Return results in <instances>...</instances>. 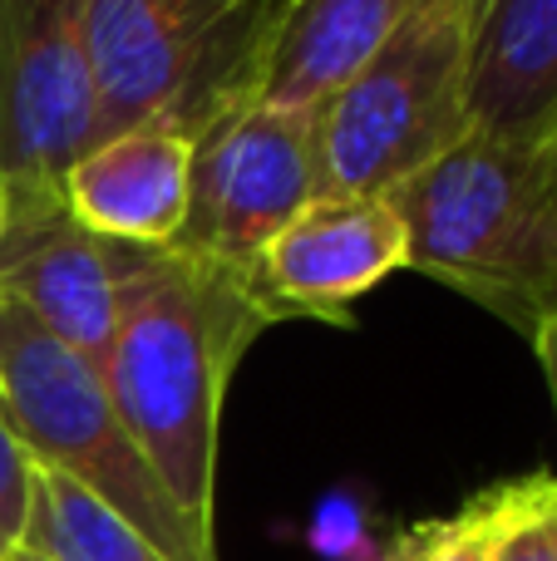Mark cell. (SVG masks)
Here are the masks:
<instances>
[{
    "mask_svg": "<svg viewBox=\"0 0 557 561\" xmlns=\"http://www.w3.org/2000/svg\"><path fill=\"white\" fill-rule=\"evenodd\" d=\"M469 5L420 0L385 45L326 99L321 183L341 197H385L469 138Z\"/></svg>",
    "mask_w": 557,
    "mask_h": 561,
    "instance_id": "cell-4",
    "label": "cell"
},
{
    "mask_svg": "<svg viewBox=\"0 0 557 561\" xmlns=\"http://www.w3.org/2000/svg\"><path fill=\"white\" fill-rule=\"evenodd\" d=\"M30 552L49 561H168L148 537H138L124 517H114L99 497L69 478L35 463V497H30Z\"/></svg>",
    "mask_w": 557,
    "mask_h": 561,
    "instance_id": "cell-13",
    "label": "cell"
},
{
    "mask_svg": "<svg viewBox=\"0 0 557 561\" xmlns=\"http://www.w3.org/2000/svg\"><path fill=\"white\" fill-rule=\"evenodd\" d=\"M94 134L84 0H0V193L59 197Z\"/></svg>",
    "mask_w": 557,
    "mask_h": 561,
    "instance_id": "cell-7",
    "label": "cell"
},
{
    "mask_svg": "<svg viewBox=\"0 0 557 561\" xmlns=\"http://www.w3.org/2000/svg\"><path fill=\"white\" fill-rule=\"evenodd\" d=\"M493 561H557V478L509 483V513Z\"/></svg>",
    "mask_w": 557,
    "mask_h": 561,
    "instance_id": "cell-15",
    "label": "cell"
},
{
    "mask_svg": "<svg viewBox=\"0 0 557 561\" xmlns=\"http://www.w3.org/2000/svg\"><path fill=\"white\" fill-rule=\"evenodd\" d=\"M533 350H538V365H543V375H548V394L557 409V316L533 335Z\"/></svg>",
    "mask_w": 557,
    "mask_h": 561,
    "instance_id": "cell-17",
    "label": "cell"
},
{
    "mask_svg": "<svg viewBox=\"0 0 557 561\" xmlns=\"http://www.w3.org/2000/svg\"><path fill=\"white\" fill-rule=\"evenodd\" d=\"M5 561H49V557H39V552H30V547H15Z\"/></svg>",
    "mask_w": 557,
    "mask_h": 561,
    "instance_id": "cell-18",
    "label": "cell"
},
{
    "mask_svg": "<svg viewBox=\"0 0 557 561\" xmlns=\"http://www.w3.org/2000/svg\"><path fill=\"white\" fill-rule=\"evenodd\" d=\"M321 183V108L242 104L193 138L187 217L173 252L252 276Z\"/></svg>",
    "mask_w": 557,
    "mask_h": 561,
    "instance_id": "cell-5",
    "label": "cell"
},
{
    "mask_svg": "<svg viewBox=\"0 0 557 561\" xmlns=\"http://www.w3.org/2000/svg\"><path fill=\"white\" fill-rule=\"evenodd\" d=\"M420 0H266L242 104L326 108Z\"/></svg>",
    "mask_w": 557,
    "mask_h": 561,
    "instance_id": "cell-11",
    "label": "cell"
},
{
    "mask_svg": "<svg viewBox=\"0 0 557 561\" xmlns=\"http://www.w3.org/2000/svg\"><path fill=\"white\" fill-rule=\"evenodd\" d=\"M30 497H35V458L15 438L0 414V542L20 547L30 527Z\"/></svg>",
    "mask_w": 557,
    "mask_h": 561,
    "instance_id": "cell-16",
    "label": "cell"
},
{
    "mask_svg": "<svg viewBox=\"0 0 557 561\" xmlns=\"http://www.w3.org/2000/svg\"><path fill=\"white\" fill-rule=\"evenodd\" d=\"M0 414L39 468L124 517L168 561H217V542L168 497L124 428L99 365L0 300Z\"/></svg>",
    "mask_w": 557,
    "mask_h": 561,
    "instance_id": "cell-3",
    "label": "cell"
},
{
    "mask_svg": "<svg viewBox=\"0 0 557 561\" xmlns=\"http://www.w3.org/2000/svg\"><path fill=\"white\" fill-rule=\"evenodd\" d=\"M503 513H509V483L469 497L459 513L430 517V523L400 533L380 561H493Z\"/></svg>",
    "mask_w": 557,
    "mask_h": 561,
    "instance_id": "cell-14",
    "label": "cell"
},
{
    "mask_svg": "<svg viewBox=\"0 0 557 561\" xmlns=\"http://www.w3.org/2000/svg\"><path fill=\"white\" fill-rule=\"evenodd\" d=\"M390 272H405V227L390 197L326 193L276 232L252 272V290L272 320L321 316L345 325V306Z\"/></svg>",
    "mask_w": 557,
    "mask_h": 561,
    "instance_id": "cell-9",
    "label": "cell"
},
{
    "mask_svg": "<svg viewBox=\"0 0 557 561\" xmlns=\"http://www.w3.org/2000/svg\"><path fill=\"white\" fill-rule=\"evenodd\" d=\"M168 262V247H134L84 227L65 197H5L0 300L25 310L45 335L104 365L128 306Z\"/></svg>",
    "mask_w": 557,
    "mask_h": 561,
    "instance_id": "cell-6",
    "label": "cell"
},
{
    "mask_svg": "<svg viewBox=\"0 0 557 561\" xmlns=\"http://www.w3.org/2000/svg\"><path fill=\"white\" fill-rule=\"evenodd\" d=\"M10 552H15V547H5V542H0V561H5V557H10Z\"/></svg>",
    "mask_w": 557,
    "mask_h": 561,
    "instance_id": "cell-19",
    "label": "cell"
},
{
    "mask_svg": "<svg viewBox=\"0 0 557 561\" xmlns=\"http://www.w3.org/2000/svg\"><path fill=\"white\" fill-rule=\"evenodd\" d=\"M0 222H5V193H0Z\"/></svg>",
    "mask_w": 557,
    "mask_h": 561,
    "instance_id": "cell-20",
    "label": "cell"
},
{
    "mask_svg": "<svg viewBox=\"0 0 557 561\" xmlns=\"http://www.w3.org/2000/svg\"><path fill=\"white\" fill-rule=\"evenodd\" d=\"M242 0H84L99 138L154 124L183 99Z\"/></svg>",
    "mask_w": 557,
    "mask_h": 561,
    "instance_id": "cell-8",
    "label": "cell"
},
{
    "mask_svg": "<svg viewBox=\"0 0 557 561\" xmlns=\"http://www.w3.org/2000/svg\"><path fill=\"white\" fill-rule=\"evenodd\" d=\"M187 173H193V138L173 124L124 128L99 138L65 173V207L84 227L134 247H173L187 217Z\"/></svg>",
    "mask_w": 557,
    "mask_h": 561,
    "instance_id": "cell-12",
    "label": "cell"
},
{
    "mask_svg": "<svg viewBox=\"0 0 557 561\" xmlns=\"http://www.w3.org/2000/svg\"><path fill=\"white\" fill-rule=\"evenodd\" d=\"M385 197L405 227V272L444 280L528 340L557 316V144L469 134Z\"/></svg>",
    "mask_w": 557,
    "mask_h": 561,
    "instance_id": "cell-2",
    "label": "cell"
},
{
    "mask_svg": "<svg viewBox=\"0 0 557 561\" xmlns=\"http://www.w3.org/2000/svg\"><path fill=\"white\" fill-rule=\"evenodd\" d=\"M276 325L257 300L252 276L197 262L168 247V262L128 306L104 375L124 428L148 468L197 527L213 533L217 428L223 394L247 345Z\"/></svg>",
    "mask_w": 557,
    "mask_h": 561,
    "instance_id": "cell-1",
    "label": "cell"
},
{
    "mask_svg": "<svg viewBox=\"0 0 557 561\" xmlns=\"http://www.w3.org/2000/svg\"><path fill=\"white\" fill-rule=\"evenodd\" d=\"M464 114L474 138L557 144V0H474Z\"/></svg>",
    "mask_w": 557,
    "mask_h": 561,
    "instance_id": "cell-10",
    "label": "cell"
}]
</instances>
